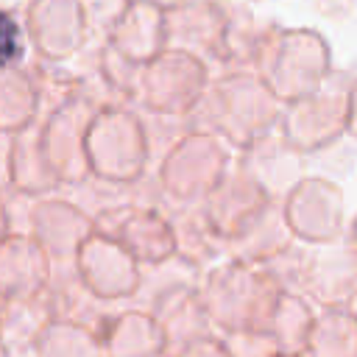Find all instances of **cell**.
<instances>
[{
  "label": "cell",
  "instance_id": "cell-2",
  "mask_svg": "<svg viewBox=\"0 0 357 357\" xmlns=\"http://www.w3.org/2000/svg\"><path fill=\"white\" fill-rule=\"evenodd\" d=\"M33 357H106L103 354V340L95 329L84 324H67V321H53L47 329L39 335Z\"/></svg>",
  "mask_w": 357,
  "mask_h": 357
},
{
  "label": "cell",
  "instance_id": "cell-4",
  "mask_svg": "<svg viewBox=\"0 0 357 357\" xmlns=\"http://www.w3.org/2000/svg\"><path fill=\"white\" fill-rule=\"evenodd\" d=\"M220 340H223L229 357H279V354H282L268 329L226 332Z\"/></svg>",
  "mask_w": 357,
  "mask_h": 357
},
{
  "label": "cell",
  "instance_id": "cell-9",
  "mask_svg": "<svg viewBox=\"0 0 357 357\" xmlns=\"http://www.w3.org/2000/svg\"><path fill=\"white\" fill-rule=\"evenodd\" d=\"M156 357H173V354H167V351H162V354H156Z\"/></svg>",
  "mask_w": 357,
  "mask_h": 357
},
{
  "label": "cell",
  "instance_id": "cell-6",
  "mask_svg": "<svg viewBox=\"0 0 357 357\" xmlns=\"http://www.w3.org/2000/svg\"><path fill=\"white\" fill-rule=\"evenodd\" d=\"M173 357H229V351H226V346H223L220 337L209 335V337L192 340L190 346H184V349H181L178 354H173Z\"/></svg>",
  "mask_w": 357,
  "mask_h": 357
},
{
  "label": "cell",
  "instance_id": "cell-7",
  "mask_svg": "<svg viewBox=\"0 0 357 357\" xmlns=\"http://www.w3.org/2000/svg\"><path fill=\"white\" fill-rule=\"evenodd\" d=\"M0 357H11V354H8V351H6L3 346H0Z\"/></svg>",
  "mask_w": 357,
  "mask_h": 357
},
{
  "label": "cell",
  "instance_id": "cell-8",
  "mask_svg": "<svg viewBox=\"0 0 357 357\" xmlns=\"http://www.w3.org/2000/svg\"><path fill=\"white\" fill-rule=\"evenodd\" d=\"M279 357H304V354H279Z\"/></svg>",
  "mask_w": 357,
  "mask_h": 357
},
{
  "label": "cell",
  "instance_id": "cell-1",
  "mask_svg": "<svg viewBox=\"0 0 357 357\" xmlns=\"http://www.w3.org/2000/svg\"><path fill=\"white\" fill-rule=\"evenodd\" d=\"M106 357H156L165 349V335L156 321L142 315H126L100 332Z\"/></svg>",
  "mask_w": 357,
  "mask_h": 357
},
{
  "label": "cell",
  "instance_id": "cell-5",
  "mask_svg": "<svg viewBox=\"0 0 357 357\" xmlns=\"http://www.w3.org/2000/svg\"><path fill=\"white\" fill-rule=\"evenodd\" d=\"M22 50H25V45H22L20 25L14 22L11 14L0 11V67L14 64L22 56Z\"/></svg>",
  "mask_w": 357,
  "mask_h": 357
},
{
  "label": "cell",
  "instance_id": "cell-3",
  "mask_svg": "<svg viewBox=\"0 0 357 357\" xmlns=\"http://www.w3.org/2000/svg\"><path fill=\"white\" fill-rule=\"evenodd\" d=\"M304 357H357V321L346 315L312 321Z\"/></svg>",
  "mask_w": 357,
  "mask_h": 357
}]
</instances>
